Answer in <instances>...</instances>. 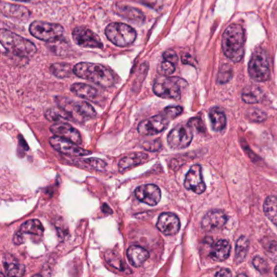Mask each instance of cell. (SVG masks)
Returning <instances> with one entry per match:
<instances>
[{
    "label": "cell",
    "instance_id": "1",
    "mask_svg": "<svg viewBox=\"0 0 277 277\" xmlns=\"http://www.w3.org/2000/svg\"><path fill=\"white\" fill-rule=\"evenodd\" d=\"M222 49L232 62L242 60L245 52V31L240 25L232 24L223 33Z\"/></svg>",
    "mask_w": 277,
    "mask_h": 277
},
{
    "label": "cell",
    "instance_id": "2",
    "mask_svg": "<svg viewBox=\"0 0 277 277\" xmlns=\"http://www.w3.org/2000/svg\"><path fill=\"white\" fill-rule=\"evenodd\" d=\"M74 72L80 78L92 81L101 87L109 88L115 84L113 74L102 64L81 62L74 66Z\"/></svg>",
    "mask_w": 277,
    "mask_h": 277
},
{
    "label": "cell",
    "instance_id": "3",
    "mask_svg": "<svg viewBox=\"0 0 277 277\" xmlns=\"http://www.w3.org/2000/svg\"><path fill=\"white\" fill-rule=\"evenodd\" d=\"M0 43L8 52L17 56H30L37 51L34 43L5 28L0 31Z\"/></svg>",
    "mask_w": 277,
    "mask_h": 277
},
{
    "label": "cell",
    "instance_id": "4",
    "mask_svg": "<svg viewBox=\"0 0 277 277\" xmlns=\"http://www.w3.org/2000/svg\"><path fill=\"white\" fill-rule=\"evenodd\" d=\"M55 101L59 108L74 122H83L96 116L94 107L85 101H74L64 97H56Z\"/></svg>",
    "mask_w": 277,
    "mask_h": 277
},
{
    "label": "cell",
    "instance_id": "5",
    "mask_svg": "<svg viewBox=\"0 0 277 277\" xmlns=\"http://www.w3.org/2000/svg\"><path fill=\"white\" fill-rule=\"evenodd\" d=\"M187 85L186 81L179 77L160 76L154 81L153 91L154 94L166 100H180L181 90Z\"/></svg>",
    "mask_w": 277,
    "mask_h": 277
},
{
    "label": "cell",
    "instance_id": "6",
    "mask_svg": "<svg viewBox=\"0 0 277 277\" xmlns=\"http://www.w3.org/2000/svg\"><path fill=\"white\" fill-rule=\"evenodd\" d=\"M105 33L114 45L125 48L133 44L137 38L135 29L128 25L114 22L107 25Z\"/></svg>",
    "mask_w": 277,
    "mask_h": 277
},
{
    "label": "cell",
    "instance_id": "7",
    "mask_svg": "<svg viewBox=\"0 0 277 277\" xmlns=\"http://www.w3.org/2000/svg\"><path fill=\"white\" fill-rule=\"evenodd\" d=\"M251 78L258 82H263L270 78L271 69L269 59L265 50L258 48L252 54L248 66Z\"/></svg>",
    "mask_w": 277,
    "mask_h": 277
},
{
    "label": "cell",
    "instance_id": "8",
    "mask_svg": "<svg viewBox=\"0 0 277 277\" xmlns=\"http://www.w3.org/2000/svg\"><path fill=\"white\" fill-rule=\"evenodd\" d=\"M29 32L34 38L44 42H55L59 40L64 33L62 25L55 23L35 21L31 23Z\"/></svg>",
    "mask_w": 277,
    "mask_h": 277
},
{
    "label": "cell",
    "instance_id": "9",
    "mask_svg": "<svg viewBox=\"0 0 277 277\" xmlns=\"http://www.w3.org/2000/svg\"><path fill=\"white\" fill-rule=\"evenodd\" d=\"M193 128L190 124L179 125L168 136V143L172 149H185L190 146L193 139Z\"/></svg>",
    "mask_w": 277,
    "mask_h": 277
},
{
    "label": "cell",
    "instance_id": "10",
    "mask_svg": "<svg viewBox=\"0 0 277 277\" xmlns=\"http://www.w3.org/2000/svg\"><path fill=\"white\" fill-rule=\"evenodd\" d=\"M170 119L163 112L142 121L138 127V133L143 136H153L162 133L168 128Z\"/></svg>",
    "mask_w": 277,
    "mask_h": 277
},
{
    "label": "cell",
    "instance_id": "11",
    "mask_svg": "<svg viewBox=\"0 0 277 277\" xmlns=\"http://www.w3.org/2000/svg\"><path fill=\"white\" fill-rule=\"evenodd\" d=\"M44 232V227L40 221L29 220L25 222L21 226L19 230L16 232L13 237V243L15 245H22L25 242L26 236L30 235L35 238H42Z\"/></svg>",
    "mask_w": 277,
    "mask_h": 277
},
{
    "label": "cell",
    "instance_id": "12",
    "mask_svg": "<svg viewBox=\"0 0 277 277\" xmlns=\"http://www.w3.org/2000/svg\"><path fill=\"white\" fill-rule=\"evenodd\" d=\"M73 38L77 45L86 48H102L100 37L85 27H76L73 31Z\"/></svg>",
    "mask_w": 277,
    "mask_h": 277
},
{
    "label": "cell",
    "instance_id": "13",
    "mask_svg": "<svg viewBox=\"0 0 277 277\" xmlns=\"http://www.w3.org/2000/svg\"><path fill=\"white\" fill-rule=\"evenodd\" d=\"M50 146L61 154L70 155V156H84L91 154L90 151L79 147L77 144L70 142L69 140L64 139L59 137H52L49 139Z\"/></svg>",
    "mask_w": 277,
    "mask_h": 277
},
{
    "label": "cell",
    "instance_id": "14",
    "mask_svg": "<svg viewBox=\"0 0 277 277\" xmlns=\"http://www.w3.org/2000/svg\"><path fill=\"white\" fill-rule=\"evenodd\" d=\"M185 189L191 190L197 194H201L206 190V184L202 179L201 168L199 164H195L190 168L187 174L185 176Z\"/></svg>",
    "mask_w": 277,
    "mask_h": 277
},
{
    "label": "cell",
    "instance_id": "15",
    "mask_svg": "<svg viewBox=\"0 0 277 277\" xmlns=\"http://www.w3.org/2000/svg\"><path fill=\"white\" fill-rule=\"evenodd\" d=\"M135 196L143 203L149 206H156L161 199V190L156 185L147 184L136 189Z\"/></svg>",
    "mask_w": 277,
    "mask_h": 277
},
{
    "label": "cell",
    "instance_id": "16",
    "mask_svg": "<svg viewBox=\"0 0 277 277\" xmlns=\"http://www.w3.org/2000/svg\"><path fill=\"white\" fill-rule=\"evenodd\" d=\"M227 221V216L221 210H212L204 216L201 221L202 229L207 232H212L221 229Z\"/></svg>",
    "mask_w": 277,
    "mask_h": 277
},
{
    "label": "cell",
    "instance_id": "17",
    "mask_svg": "<svg viewBox=\"0 0 277 277\" xmlns=\"http://www.w3.org/2000/svg\"><path fill=\"white\" fill-rule=\"evenodd\" d=\"M156 227L164 235L173 236L180 230V220L175 214L169 212L162 213L158 219Z\"/></svg>",
    "mask_w": 277,
    "mask_h": 277
},
{
    "label": "cell",
    "instance_id": "18",
    "mask_svg": "<svg viewBox=\"0 0 277 277\" xmlns=\"http://www.w3.org/2000/svg\"><path fill=\"white\" fill-rule=\"evenodd\" d=\"M50 131L57 137L69 140L75 144L80 145L82 142L81 133L69 124L64 122L54 124L50 126Z\"/></svg>",
    "mask_w": 277,
    "mask_h": 277
},
{
    "label": "cell",
    "instance_id": "19",
    "mask_svg": "<svg viewBox=\"0 0 277 277\" xmlns=\"http://www.w3.org/2000/svg\"><path fill=\"white\" fill-rule=\"evenodd\" d=\"M0 8L2 14L4 15L5 17H11L21 21H25L30 17L29 11L23 6L1 2Z\"/></svg>",
    "mask_w": 277,
    "mask_h": 277
},
{
    "label": "cell",
    "instance_id": "20",
    "mask_svg": "<svg viewBox=\"0 0 277 277\" xmlns=\"http://www.w3.org/2000/svg\"><path fill=\"white\" fill-rule=\"evenodd\" d=\"M72 92L76 96L97 102L100 98V93L95 87L84 83H75L71 86Z\"/></svg>",
    "mask_w": 277,
    "mask_h": 277
},
{
    "label": "cell",
    "instance_id": "21",
    "mask_svg": "<svg viewBox=\"0 0 277 277\" xmlns=\"http://www.w3.org/2000/svg\"><path fill=\"white\" fill-rule=\"evenodd\" d=\"M231 247L227 240H219L211 247L209 253L210 258L216 262H222L227 259L230 254Z\"/></svg>",
    "mask_w": 277,
    "mask_h": 277
},
{
    "label": "cell",
    "instance_id": "22",
    "mask_svg": "<svg viewBox=\"0 0 277 277\" xmlns=\"http://www.w3.org/2000/svg\"><path fill=\"white\" fill-rule=\"evenodd\" d=\"M150 253L147 250L138 247L132 246L127 251V257L131 265L138 268L143 264L149 258Z\"/></svg>",
    "mask_w": 277,
    "mask_h": 277
},
{
    "label": "cell",
    "instance_id": "23",
    "mask_svg": "<svg viewBox=\"0 0 277 277\" xmlns=\"http://www.w3.org/2000/svg\"><path fill=\"white\" fill-rule=\"evenodd\" d=\"M147 159H148V154L144 153L138 152V153L128 154L123 159H121L119 163V171L121 173H124L130 168L143 164Z\"/></svg>",
    "mask_w": 277,
    "mask_h": 277
},
{
    "label": "cell",
    "instance_id": "24",
    "mask_svg": "<svg viewBox=\"0 0 277 277\" xmlns=\"http://www.w3.org/2000/svg\"><path fill=\"white\" fill-rule=\"evenodd\" d=\"M263 90L257 85H251L244 88L242 91V99L246 103L254 104L260 102L263 100Z\"/></svg>",
    "mask_w": 277,
    "mask_h": 277
},
{
    "label": "cell",
    "instance_id": "25",
    "mask_svg": "<svg viewBox=\"0 0 277 277\" xmlns=\"http://www.w3.org/2000/svg\"><path fill=\"white\" fill-rule=\"evenodd\" d=\"M209 118L214 131L221 132L226 126V116L220 107H215L209 111Z\"/></svg>",
    "mask_w": 277,
    "mask_h": 277
},
{
    "label": "cell",
    "instance_id": "26",
    "mask_svg": "<svg viewBox=\"0 0 277 277\" xmlns=\"http://www.w3.org/2000/svg\"><path fill=\"white\" fill-rule=\"evenodd\" d=\"M3 267L7 277H22L25 272V266L18 263L14 257L7 258L6 256L3 260Z\"/></svg>",
    "mask_w": 277,
    "mask_h": 277
},
{
    "label": "cell",
    "instance_id": "27",
    "mask_svg": "<svg viewBox=\"0 0 277 277\" xmlns=\"http://www.w3.org/2000/svg\"><path fill=\"white\" fill-rule=\"evenodd\" d=\"M105 260L111 267L115 268L116 270L126 272L127 266L126 265L125 261L122 259L120 253L116 251H107L104 253Z\"/></svg>",
    "mask_w": 277,
    "mask_h": 277
},
{
    "label": "cell",
    "instance_id": "28",
    "mask_svg": "<svg viewBox=\"0 0 277 277\" xmlns=\"http://www.w3.org/2000/svg\"><path fill=\"white\" fill-rule=\"evenodd\" d=\"M263 211L266 216L277 226V198L269 196L266 199L263 204Z\"/></svg>",
    "mask_w": 277,
    "mask_h": 277
},
{
    "label": "cell",
    "instance_id": "29",
    "mask_svg": "<svg viewBox=\"0 0 277 277\" xmlns=\"http://www.w3.org/2000/svg\"><path fill=\"white\" fill-rule=\"evenodd\" d=\"M50 71L59 78H65L72 76L74 74V69H72L70 64L65 63H57L50 66Z\"/></svg>",
    "mask_w": 277,
    "mask_h": 277
},
{
    "label": "cell",
    "instance_id": "30",
    "mask_svg": "<svg viewBox=\"0 0 277 277\" xmlns=\"http://www.w3.org/2000/svg\"><path fill=\"white\" fill-rule=\"evenodd\" d=\"M249 249V241L246 237H241L237 240L236 245L235 259L237 263H241L245 260Z\"/></svg>",
    "mask_w": 277,
    "mask_h": 277
},
{
    "label": "cell",
    "instance_id": "31",
    "mask_svg": "<svg viewBox=\"0 0 277 277\" xmlns=\"http://www.w3.org/2000/svg\"><path fill=\"white\" fill-rule=\"evenodd\" d=\"M119 12L121 16L128 18V19L134 20V21H141L144 20V15L140 10L133 8L131 7H119Z\"/></svg>",
    "mask_w": 277,
    "mask_h": 277
},
{
    "label": "cell",
    "instance_id": "32",
    "mask_svg": "<svg viewBox=\"0 0 277 277\" xmlns=\"http://www.w3.org/2000/svg\"><path fill=\"white\" fill-rule=\"evenodd\" d=\"M45 116L48 121H58L62 122L61 121H71V119L64 112L63 110L60 109H49L46 111Z\"/></svg>",
    "mask_w": 277,
    "mask_h": 277
},
{
    "label": "cell",
    "instance_id": "33",
    "mask_svg": "<svg viewBox=\"0 0 277 277\" xmlns=\"http://www.w3.org/2000/svg\"><path fill=\"white\" fill-rule=\"evenodd\" d=\"M232 69L229 64H224L219 70L217 82L219 84L227 83L232 77Z\"/></svg>",
    "mask_w": 277,
    "mask_h": 277
},
{
    "label": "cell",
    "instance_id": "34",
    "mask_svg": "<svg viewBox=\"0 0 277 277\" xmlns=\"http://www.w3.org/2000/svg\"><path fill=\"white\" fill-rule=\"evenodd\" d=\"M175 69V64H173L172 62L165 60V59H164V61L161 62L158 66V72L163 76H169L174 73Z\"/></svg>",
    "mask_w": 277,
    "mask_h": 277
},
{
    "label": "cell",
    "instance_id": "35",
    "mask_svg": "<svg viewBox=\"0 0 277 277\" xmlns=\"http://www.w3.org/2000/svg\"><path fill=\"white\" fill-rule=\"evenodd\" d=\"M85 164H87L88 166L95 169V170L103 172L107 166V164L103 160L97 158H91V159H82Z\"/></svg>",
    "mask_w": 277,
    "mask_h": 277
},
{
    "label": "cell",
    "instance_id": "36",
    "mask_svg": "<svg viewBox=\"0 0 277 277\" xmlns=\"http://www.w3.org/2000/svg\"><path fill=\"white\" fill-rule=\"evenodd\" d=\"M253 265L256 270L258 271L261 274H266L269 271V265H268V262L258 256L253 258Z\"/></svg>",
    "mask_w": 277,
    "mask_h": 277
},
{
    "label": "cell",
    "instance_id": "37",
    "mask_svg": "<svg viewBox=\"0 0 277 277\" xmlns=\"http://www.w3.org/2000/svg\"><path fill=\"white\" fill-rule=\"evenodd\" d=\"M182 111L183 108L180 106H171V107H166L163 112L168 116V118L173 120L180 115Z\"/></svg>",
    "mask_w": 277,
    "mask_h": 277
},
{
    "label": "cell",
    "instance_id": "38",
    "mask_svg": "<svg viewBox=\"0 0 277 277\" xmlns=\"http://www.w3.org/2000/svg\"><path fill=\"white\" fill-rule=\"evenodd\" d=\"M265 118L266 114L260 110L253 109L250 112V119L253 121L261 122V121H264Z\"/></svg>",
    "mask_w": 277,
    "mask_h": 277
},
{
    "label": "cell",
    "instance_id": "39",
    "mask_svg": "<svg viewBox=\"0 0 277 277\" xmlns=\"http://www.w3.org/2000/svg\"><path fill=\"white\" fill-rule=\"evenodd\" d=\"M145 150L149 151H157L161 148V143L159 140H154L151 142H147L143 145Z\"/></svg>",
    "mask_w": 277,
    "mask_h": 277
},
{
    "label": "cell",
    "instance_id": "40",
    "mask_svg": "<svg viewBox=\"0 0 277 277\" xmlns=\"http://www.w3.org/2000/svg\"><path fill=\"white\" fill-rule=\"evenodd\" d=\"M163 57L165 60H168V61L172 62L173 64H176L178 62V56L176 55V53L173 50H168L166 51H164V54H163Z\"/></svg>",
    "mask_w": 277,
    "mask_h": 277
},
{
    "label": "cell",
    "instance_id": "41",
    "mask_svg": "<svg viewBox=\"0 0 277 277\" xmlns=\"http://www.w3.org/2000/svg\"><path fill=\"white\" fill-rule=\"evenodd\" d=\"M190 124V126L192 128H195L199 131H203L204 130V126L202 122H201V120L199 118H193L190 120V121L188 122Z\"/></svg>",
    "mask_w": 277,
    "mask_h": 277
},
{
    "label": "cell",
    "instance_id": "42",
    "mask_svg": "<svg viewBox=\"0 0 277 277\" xmlns=\"http://www.w3.org/2000/svg\"><path fill=\"white\" fill-rule=\"evenodd\" d=\"M182 62L184 64L194 65V59H192V57L190 56V55H188V54H185V55H183Z\"/></svg>",
    "mask_w": 277,
    "mask_h": 277
},
{
    "label": "cell",
    "instance_id": "43",
    "mask_svg": "<svg viewBox=\"0 0 277 277\" xmlns=\"http://www.w3.org/2000/svg\"><path fill=\"white\" fill-rule=\"evenodd\" d=\"M230 276H232V273L228 269H222L216 274V277H230Z\"/></svg>",
    "mask_w": 277,
    "mask_h": 277
},
{
    "label": "cell",
    "instance_id": "44",
    "mask_svg": "<svg viewBox=\"0 0 277 277\" xmlns=\"http://www.w3.org/2000/svg\"><path fill=\"white\" fill-rule=\"evenodd\" d=\"M15 1H21V2H28L30 0H15Z\"/></svg>",
    "mask_w": 277,
    "mask_h": 277
},
{
    "label": "cell",
    "instance_id": "45",
    "mask_svg": "<svg viewBox=\"0 0 277 277\" xmlns=\"http://www.w3.org/2000/svg\"><path fill=\"white\" fill-rule=\"evenodd\" d=\"M275 274H276V275L277 276V267H276V268H275Z\"/></svg>",
    "mask_w": 277,
    "mask_h": 277
}]
</instances>
